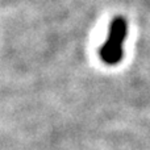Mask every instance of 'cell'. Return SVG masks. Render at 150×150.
Returning <instances> with one entry per match:
<instances>
[{"label": "cell", "instance_id": "obj_1", "mask_svg": "<svg viewBox=\"0 0 150 150\" xmlns=\"http://www.w3.org/2000/svg\"><path fill=\"white\" fill-rule=\"evenodd\" d=\"M128 36V23L124 17H116L111 24L108 38L100 47V57L107 65H116L122 58V45Z\"/></svg>", "mask_w": 150, "mask_h": 150}]
</instances>
